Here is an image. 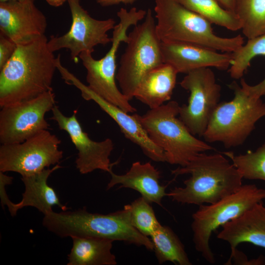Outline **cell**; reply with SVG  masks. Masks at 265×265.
Returning <instances> with one entry per match:
<instances>
[{"label":"cell","instance_id":"obj_1","mask_svg":"<svg viewBox=\"0 0 265 265\" xmlns=\"http://www.w3.org/2000/svg\"><path fill=\"white\" fill-rule=\"evenodd\" d=\"M45 35L17 45L0 69V107L33 99L53 89L56 58Z\"/></svg>","mask_w":265,"mask_h":265},{"label":"cell","instance_id":"obj_2","mask_svg":"<svg viewBox=\"0 0 265 265\" xmlns=\"http://www.w3.org/2000/svg\"><path fill=\"white\" fill-rule=\"evenodd\" d=\"M175 177L190 174L184 187H175L167 196L183 204L200 206L215 203L235 192L242 185L243 178L223 154L197 155L187 165L171 171Z\"/></svg>","mask_w":265,"mask_h":265},{"label":"cell","instance_id":"obj_3","mask_svg":"<svg viewBox=\"0 0 265 265\" xmlns=\"http://www.w3.org/2000/svg\"><path fill=\"white\" fill-rule=\"evenodd\" d=\"M234 97L219 103L203 136L209 143L221 142L227 149L242 145L255 129L257 122L265 116V78L250 85L241 79L240 85L234 81L229 86Z\"/></svg>","mask_w":265,"mask_h":265},{"label":"cell","instance_id":"obj_4","mask_svg":"<svg viewBox=\"0 0 265 265\" xmlns=\"http://www.w3.org/2000/svg\"><path fill=\"white\" fill-rule=\"evenodd\" d=\"M42 224L50 232L61 238L93 237L144 246L154 250L151 238L141 234L131 224L127 205L107 214L91 213L85 208L73 211L44 214Z\"/></svg>","mask_w":265,"mask_h":265},{"label":"cell","instance_id":"obj_5","mask_svg":"<svg viewBox=\"0 0 265 265\" xmlns=\"http://www.w3.org/2000/svg\"><path fill=\"white\" fill-rule=\"evenodd\" d=\"M157 35L162 42L197 45L232 53L244 44L240 35L230 38L216 35L211 24L178 0H155Z\"/></svg>","mask_w":265,"mask_h":265},{"label":"cell","instance_id":"obj_6","mask_svg":"<svg viewBox=\"0 0 265 265\" xmlns=\"http://www.w3.org/2000/svg\"><path fill=\"white\" fill-rule=\"evenodd\" d=\"M180 106L171 101L142 115L134 114L150 139L164 152L166 162L184 167L199 154L214 149L194 136L177 117Z\"/></svg>","mask_w":265,"mask_h":265},{"label":"cell","instance_id":"obj_7","mask_svg":"<svg viewBox=\"0 0 265 265\" xmlns=\"http://www.w3.org/2000/svg\"><path fill=\"white\" fill-rule=\"evenodd\" d=\"M146 13L147 11L135 7L129 11L121 8L117 13L119 22L113 29L111 46L105 55L98 60L89 52H83L79 55L86 70L89 88L127 113H134L136 109L116 85V54L121 43H127L129 40L127 33L129 27L137 25L145 18Z\"/></svg>","mask_w":265,"mask_h":265},{"label":"cell","instance_id":"obj_8","mask_svg":"<svg viewBox=\"0 0 265 265\" xmlns=\"http://www.w3.org/2000/svg\"><path fill=\"white\" fill-rule=\"evenodd\" d=\"M144 21L134 26L120 60L116 75L121 91L130 101L134 96L143 77L163 63L161 41L156 29L152 11L149 9Z\"/></svg>","mask_w":265,"mask_h":265},{"label":"cell","instance_id":"obj_9","mask_svg":"<svg viewBox=\"0 0 265 265\" xmlns=\"http://www.w3.org/2000/svg\"><path fill=\"white\" fill-rule=\"evenodd\" d=\"M265 199V189L254 184H245L215 203L199 206L192 215L191 225L196 251L210 264L215 263L214 255L210 246L212 232Z\"/></svg>","mask_w":265,"mask_h":265},{"label":"cell","instance_id":"obj_10","mask_svg":"<svg viewBox=\"0 0 265 265\" xmlns=\"http://www.w3.org/2000/svg\"><path fill=\"white\" fill-rule=\"evenodd\" d=\"M60 143L57 136L47 130L21 143L1 144L0 171L14 172L23 177L57 164L63 157Z\"/></svg>","mask_w":265,"mask_h":265},{"label":"cell","instance_id":"obj_11","mask_svg":"<svg viewBox=\"0 0 265 265\" xmlns=\"http://www.w3.org/2000/svg\"><path fill=\"white\" fill-rule=\"evenodd\" d=\"M180 85L190 96L187 104L180 106L179 118L193 135L202 137L219 103L221 86L209 67L189 72Z\"/></svg>","mask_w":265,"mask_h":265},{"label":"cell","instance_id":"obj_12","mask_svg":"<svg viewBox=\"0 0 265 265\" xmlns=\"http://www.w3.org/2000/svg\"><path fill=\"white\" fill-rule=\"evenodd\" d=\"M55 106L52 89L33 99L1 107L0 142L8 144L22 142L49 129L46 114Z\"/></svg>","mask_w":265,"mask_h":265},{"label":"cell","instance_id":"obj_13","mask_svg":"<svg viewBox=\"0 0 265 265\" xmlns=\"http://www.w3.org/2000/svg\"><path fill=\"white\" fill-rule=\"evenodd\" d=\"M72 16L69 30L61 36H51L48 41L49 49L53 53L61 49L70 51L71 57L76 62L83 52L93 53L95 47L111 43L107 32L115 26L112 18L97 20L92 18L80 4V0H67Z\"/></svg>","mask_w":265,"mask_h":265},{"label":"cell","instance_id":"obj_14","mask_svg":"<svg viewBox=\"0 0 265 265\" xmlns=\"http://www.w3.org/2000/svg\"><path fill=\"white\" fill-rule=\"evenodd\" d=\"M52 119L59 128L65 131L78 151L76 167L82 174L101 170L110 173L115 163L109 157L114 148L113 141L109 138L101 141L92 140L82 129L77 116V111L70 116L63 114L56 105L52 109Z\"/></svg>","mask_w":265,"mask_h":265},{"label":"cell","instance_id":"obj_15","mask_svg":"<svg viewBox=\"0 0 265 265\" xmlns=\"http://www.w3.org/2000/svg\"><path fill=\"white\" fill-rule=\"evenodd\" d=\"M59 73L66 83L75 86L80 91L84 99L93 101L107 113L117 123L125 137L138 146L147 157L154 161H166L163 150L150 139L134 114L129 115L98 95L65 67H61Z\"/></svg>","mask_w":265,"mask_h":265},{"label":"cell","instance_id":"obj_16","mask_svg":"<svg viewBox=\"0 0 265 265\" xmlns=\"http://www.w3.org/2000/svg\"><path fill=\"white\" fill-rule=\"evenodd\" d=\"M34 0L0 2V34L17 45L45 35L47 19Z\"/></svg>","mask_w":265,"mask_h":265},{"label":"cell","instance_id":"obj_17","mask_svg":"<svg viewBox=\"0 0 265 265\" xmlns=\"http://www.w3.org/2000/svg\"><path fill=\"white\" fill-rule=\"evenodd\" d=\"M161 47L163 63L172 65L178 73L186 74L192 70L207 67L225 70L232 63V53H219L201 46L161 42Z\"/></svg>","mask_w":265,"mask_h":265},{"label":"cell","instance_id":"obj_18","mask_svg":"<svg viewBox=\"0 0 265 265\" xmlns=\"http://www.w3.org/2000/svg\"><path fill=\"white\" fill-rule=\"evenodd\" d=\"M61 167L58 164L52 168H47L37 173L26 176H23L21 180L25 186V191L23 193L21 201L13 203L6 193L0 196L1 205H6L12 216H15L17 211L25 207H33L44 215L53 211L54 206L59 207L65 211L68 208L61 203L54 189L48 185V179L51 174Z\"/></svg>","mask_w":265,"mask_h":265},{"label":"cell","instance_id":"obj_19","mask_svg":"<svg viewBox=\"0 0 265 265\" xmlns=\"http://www.w3.org/2000/svg\"><path fill=\"white\" fill-rule=\"evenodd\" d=\"M222 227L217 237L227 242L231 250L243 242L265 248V206L262 202L256 204Z\"/></svg>","mask_w":265,"mask_h":265},{"label":"cell","instance_id":"obj_20","mask_svg":"<svg viewBox=\"0 0 265 265\" xmlns=\"http://www.w3.org/2000/svg\"><path fill=\"white\" fill-rule=\"evenodd\" d=\"M109 173L111 179L107 189L120 185L119 188L134 189L150 203H155L159 206H161L162 198L167 195L165 191L167 185L160 184V173L149 162L142 163L135 161L123 175L116 174L112 171Z\"/></svg>","mask_w":265,"mask_h":265},{"label":"cell","instance_id":"obj_21","mask_svg":"<svg viewBox=\"0 0 265 265\" xmlns=\"http://www.w3.org/2000/svg\"><path fill=\"white\" fill-rule=\"evenodd\" d=\"M178 74L175 68L169 64L159 65L143 77L134 97L150 109L161 106L171 99Z\"/></svg>","mask_w":265,"mask_h":265},{"label":"cell","instance_id":"obj_22","mask_svg":"<svg viewBox=\"0 0 265 265\" xmlns=\"http://www.w3.org/2000/svg\"><path fill=\"white\" fill-rule=\"evenodd\" d=\"M73 246L67 265H115L112 240L93 237H71Z\"/></svg>","mask_w":265,"mask_h":265},{"label":"cell","instance_id":"obj_23","mask_svg":"<svg viewBox=\"0 0 265 265\" xmlns=\"http://www.w3.org/2000/svg\"><path fill=\"white\" fill-rule=\"evenodd\" d=\"M159 264L170 262L175 265H191L185 247L171 228L161 225L150 236Z\"/></svg>","mask_w":265,"mask_h":265},{"label":"cell","instance_id":"obj_24","mask_svg":"<svg viewBox=\"0 0 265 265\" xmlns=\"http://www.w3.org/2000/svg\"><path fill=\"white\" fill-rule=\"evenodd\" d=\"M183 6L211 24L235 31L241 29V22L234 12L224 8L216 0H178Z\"/></svg>","mask_w":265,"mask_h":265},{"label":"cell","instance_id":"obj_25","mask_svg":"<svg viewBox=\"0 0 265 265\" xmlns=\"http://www.w3.org/2000/svg\"><path fill=\"white\" fill-rule=\"evenodd\" d=\"M235 12L248 39L265 34V0H237Z\"/></svg>","mask_w":265,"mask_h":265},{"label":"cell","instance_id":"obj_26","mask_svg":"<svg viewBox=\"0 0 265 265\" xmlns=\"http://www.w3.org/2000/svg\"><path fill=\"white\" fill-rule=\"evenodd\" d=\"M237 168L243 179L265 181V142L255 151L235 155L232 152L222 153Z\"/></svg>","mask_w":265,"mask_h":265},{"label":"cell","instance_id":"obj_27","mask_svg":"<svg viewBox=\"0 0 265 265\" xmlns=\"http://www.w3.org/2000/svg\"><path fill=\"white\" fill-rule=\"evenodd\" d=\"M232 54V61L229 70L230 76L236 80L241 79L253 58L265 56V34L248 39L246 44Z\"/></svg>","mask_w":265,"mask_h":265},{"label":"cell","instance_id":"obj_28","mask_svg":"<svg viewBox=\"0 0 265 265\" xmlns=\"http://www.w3.org/2000/svg\"><path fill=\"white\" fill-rule=\"evenodd\" d=\"M150 204L141 196L127 205L130 211L131 224L141 234L148 237L161 225Z\"/></svg>","mask_w":265,"mask_h":265},{"label":"cell","instance_id":"obj_29","mask_svg":"<svg viewBox=\"0 0 265 265\" xmlns=\"http://www.w3.org/2000/svg\"><path fill=\"white\" fill-rule=\"evenodd\" d=\"M17 44L9 38L0 34V69L14 53Z\"/></svg>","mask_w":265,"mask_h":265},{"label":"cell","instance_id":"obj_30","mask_svg":"<svg viewBox=\"0 0 265 265\" xmlns=\"http://www.w3.org/2000/svg\"><path fill=\"white\" fill-rule=\"evenodd\" d=\"M234 264L239 265H262L265 264V257L260 256L256 259L249 260L246 255L236 248L231 250V255L226 265H229L231 261Z\"/></svg>","mask_w":265,"mask_h":265},{"label":"cell","instance_id":"obj_31","mask_svg":"<svg viewBox=\"0 0 265 265\" xmlns=\"http://www.w3.org/2000/svg\"><path fill=\"white\" fill-rule=\"evenodd\" d=\"M96 2L102 6H109L119 4L120 3L124 4H132L137 0H95Z\"/></svg>","mask_w":265,"mask_h":265},{"label":"cell","instance_id":"obj_32","mask_svg":"<svg viewBox=\"0 0 265 265\" xmlns=\"http://www.w3.org/2000/svg\"><path fill=\"white\" fill-rule=\"evenodd\" d=\"M216 0L225 9L235 12L237 0Z\"/></svg>","mask_w":265,"mask_h":265},{"label":"cell","instance_id":"obj_33","mask_svg":"<svg viewBox=\"0 0 265 265\" xmlns=\"http://www.w3.org/2000/svg\"><path fill=\"white\" fill-rule=\"evenodd\" d=\"M46 1L52 6L58 7L61 6L67 0H46Z\"/></svg>","mask_w":265,"mask_h":265},{"label":"cell","instance_id":"obj_34","mask_svg":"<svg viewBox=\"0 0 265 265\" xmlns=\"http://www.w3.org/2000/svg\"><path fill=\"white\" fill-rule=\"evenodd\" d=\"M9 0H0V2H4V1H9Z\"/></svg>","mask_w":265,"mask_h":265}]
</instances>
